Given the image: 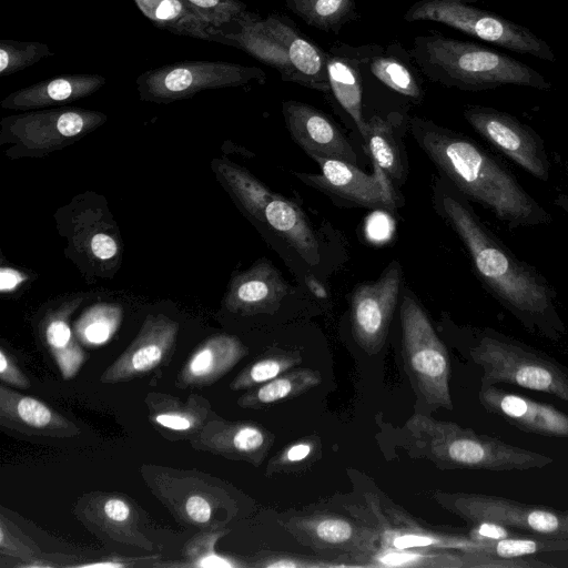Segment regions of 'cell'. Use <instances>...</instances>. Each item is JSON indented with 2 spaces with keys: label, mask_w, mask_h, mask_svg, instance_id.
I'll return each instance as SVG.
<instances>
[{
  "label": "cell",
  "mask_w": 568,
  "mask_h": 568,
  "mask_svg": "<svg viewBox=\"0 0 568 568\" xmlns=\"http://www.w3.org/2000/svg\"><path fill=\"white\" fill-rule=\"evenodd\" d=\"M433 203L463 242L477 277L493 297L529 332L559 341L567 329L548 280L518 258L442 174L433 186Z\"/></svg>",
  "instance_id": "6da1fadb"
},
{
  "label": "cell",
  "mask_w": 568,
  "mask_h": 568,
  "mask_svg": "<svg viewBox=\"0 0 568 568\" xmlns=\"http://www.w3.org/2000/svg\"><path fill=\"white\" fill-rule=\"evenodd\" d=\"M413 138L450 183L509 229L547 225L545 210L495 155L470 138L432 120L412 116Z\"/></svg>",
  "instance_id": "7a4b0ae2"
},
{
  "label": "cell",
  "mask_w": 568,
  "mask_h": 568,
  "mask_svg": "<svg viewBox=\"0 0 568 568\" xmlns=\"http://www.w3.org/2000/svg\"><path fill=\"white\" fill-rule=\"evenodd\" d=\"M409 52L424 77L447 88L471 92L504 85L552 88L537 70L507 54L439 32L415 37Z\"/></svg>",
  "instance_id": "3957f363"
},
{
  "label": "cell",
  "mask_w": 568,
  "mask_h": 568,
  "mask_svg": "<svg viewBox=\"0 0 568 568\" xmlns=\"http://www.w3.org/2000/svg\"><path fill=\"white\" fill-rule=\"evenodd\" d=\"M212 32L217 43L242 50L275 69L282 81L331 97L325 50L307 38L290 17L274 12L261 17L245 10Z\"/></svg>",
  "instance_id": "277c9868"
},
{
  "label": "cell",
  "mask_w": 568,
  "mask_h": 568,
  "mask_svg": "<svg viewBox=\"0 0 568 568\" xmlns=\"http://www.w3.org/2000/svg\"><path fill=\"white\" fill-rule=\"evenodd\" d=\"M419 455L442 469L510 471L542 468L552 458L452 422L415 414L405 425Z\"/></svg>",
  "instance_id": "5b68a950"
},
{
  "label": "cell",
  "mask_w": 568,
  "mask_h": 568,
  "mask_svg": "<svg viewBox=\"0 0 568 568\" xmlns=\"http://www.w3.org/2000/svg\"><path fill=\"white\" fill-rule=\"evenodd\" d=\"M211 166L220 184L250 220L278 236L307 263L320 262V242L297 204L272 192L250 171L230 160L214 159Z\"/></svg>",
  "instance_id": "8992f818"
},
{
  "label": "cell",
  "mask_w": 568,
  "mask_h": 568,
  "mask_svg": "<svg viewBox=\"0 0 568 568\" xmlns=\"http://www.w3.org/2000/svg\"><path fill=\"white\" fill-rule=\"evenodd\" d=\"M471 337L469 356L483 369L481 383L516 385L568 403V368L549 355L493 328Z\"/></svg>",
  "instance_id": "52a82bcc"
},
{
  "label": "cell",
  "mask_w": 568,
  "mask_h": 568,
  "mask_svg": "<svg viewBox=\"0 0 568 568\" xmlns=\"http://www.w3.org/2000/svg\"><path fill=\"white\" fill-rule=\"evenodd\" d=\"M57 227L67 239L68 257L88 277L113 278L122 263L119 227L103 196L88 191L60 207Z\"/></svg>",
  "instance_id": "ba28073f"
},
{
  "label": "cell",
  "mask_w": 568,
  "mask_h": 568,
  "mask_svg": "<svg viewBox=\"0 0 568 568\" xmlns=\"http://www.w3.org/2000/svg\"><path fill=\"white\" fill-rule=\"evenodd\" d=\"M108 121L105 113L75 106L24 111L0 121L7 158H42L70 146Z\"/></svg>",
  "instance_id": "9c48e42d"
},
{
  "label": "cell",
  "mask_w": 568,
  "mask_h": 568,
  "mask_svg": "<svg viewBox=\"0 0 568 568\" xmlns=\"http://www.w3.org/2000/svg\"><path fill=\"white\" fill-rule=\"evenodd\" d=\"M479 0H418L404 13L406 22L433 21L507 50L555 62L548 42L525 26L478 8Z\"/></svg>",
  "instance_id": "30bf717a"
},
{
  "label": "cell",
  "mask_w": 568,
  "mask_h": 568,
  "mask_svg": "<svg viewBox=\"0 0 568 568\" xmlns=\"http://www.w3.org/2000/svg\"><path fill=\"white\" fill-rule=\"evenodd\" d=\"M399 320L403 358L415 390L433 409H453L447 349L408 290L402 297Z\"/></svg>",
  "instance_id": "8fae6325"
},
{
  "label": "cell",
  "mask_w": 568,
  "mask_h": 568,
  "mask_svg": "<svg viewBox=\"0 0 568 568\" xmlns=\"http://www.w3.org/2000/svg\"><path fill=\"white\" fill-rule=\"evenodd\" d=\"M265 82L266 73L258 67L205 60H185L150 69L135 80L140 100L158 104L190 99L205 90Z\"/></svg>",
  "instance_id": "7c38bea8"
},
{
  "label": "cell",
  "mask_w": 568,
  "mask_h": 568,
  "mask_svg": "<svg viewBox=\"0 0 568 568\" xmlns=\"http://www.w3.org/2000/svg\"><path fill=\"white\" fill-rule=\"evenodd\" d=\"M433 499L469 525L488 521L537 538L567 539L568 509L520 503L509 498L435 491Z\"/></svg>",
  "instance_id": "4fadbf2b"
},
{
  "label": "cell",
  "mask_w": 568,
  "mask_h": 568,
  "mask_svg": "<svg viewBox=\"0 0 568 568\" xmlns=\"http://www.w3.org/2000/svg\"><path fill=\"white\" fill-rule=\"evenodd\" d=\"M283 526L300 544L351 567H367L379 546L376 527L326 510L291 516Z\"/></svg>",
  "instance_id": "5bb4252c"
},
{
  "label": "cell",
  "mask_w": 568,
  "mask_h": 568,
  "mask_svg": "<svg viewBox=\"0 0 568 568\" xmlns=\"http://www.w3.org/2000/svg\"><path fill=\"white\" fill-rule=\"evenodd\" d=\"M467 123L488 143L534 178L548 182L551 164L542 138L516 116L498 109L468 104Z\"/></svg>",
  "instance_id": "9a60e30c"
},
{
  "label": "cell",
  "mask_w": 568,
  "mask_h": 568,
  "mask_svg": "<svg viewBox=\"0 0 568 568\" xmlns=\"http://www.w3.org/2000/svg\"><path fill=\"white\" fill-rule=\"evenodd\" d=\"M312 159L318 164L320 173H294L306 185L352 206L390 213L396 211L395 186L379 168L373 165V174H367L357 165L341 160Z\"/></svg>",
  "instance_id": "2e32d148"
},
{
  "label": "cell",
  "mask_w": 568,
  "mask_h": 568,
  "mask_svg": "<svg viewBox=\"0 0 568 568\" xmlns=\"http://www.w3.org/2000/svg\"><path fill=\"white\" fill-rule=\"evenodd\" d=\"M402 267L393 261L374 282L358 285L351 300V323L354 339L366 353H378L387 338L397 306Z\"/></svg>",
  "instance_id": "e0dca14e"
},
{
  "label": "cell",
  "mask_w": 568,
  "mask_h": 568,
  "mask_svg": "<svg viewBox=\"0 0 568 568\" xmlns=\"http://www.w3.org/2000/svg\"><path fill=\"white\" fill-rule=\"evenodd\" d=\"M179 323L163 315H148L135 338L101 375L105 384L126 382L165 364L175 347Z\"/></svg>",
  "instance_id": "ac0fdd59"
},
{
  "label": "cell",
  "mask_w": 568,
  "mask_h": 568,
  "mask_svg": "<svg viewBox=\"0 0 568 568\" xmlns=\"http://www.w3.org/2000/svg\"><path fill=\"white\" fill-rule=\"evenodd\" d=\"M282 113L292 139L308 156L335 159L357 165L353 145L326 113L295 100L284 101Z\"/></svg>",
  "instance_id": "d6986e66"
},
{
  "label": "cell",
  "mask_w": 568,
  "mask_h": 568,
  "mask_svg": "<svg viewBox=\"0 0 568 568\" xmlns=\"http://www.w3.org/2000/svg\"><path fill=\"white\" fill-rule=\"evenodd\" d=\"M381 44L352 45L334 42L325 50L331 98L343 109L363 136V71Z\"/></svg>",
  "instance_id": "ffe728a7"
},
{
  "label": "cell",
  "mask_w": 568,
  "mask_h": 568,
  "mask_svg": "<svg viewBox=\"0 0 568 568\" xmlns=\"http://www.w3.org/2000/svg\"><path fill=\"white\" fill-rule=\"evenodd\" d=\"M478 399L486 412L523 432L568 438V415L549 404L507 393L495 384L486 383L480 384Z\"/></svg>",
  "instance_id": "44dd1931"
},
{
  "label": "cell",
  "mask_w": 568,
  "mask_h": 568,
  "mask_svg": "<svg viewBox=\"0 0 568 568\" xmlns=\"http://www.w3.org/2000/svg\"><path fill=\"white\" fill-rule=\"evenodd\" d=\"M377 519L379 546L389 548H433L460 552H484L487 542L470 537L440 532L416 523L408 514L393 505L382 509L373 504Z\"/></svg>",
  "instance_id": "7402d4cb"
},
{
  "label": "cell",
  "mask_w": 568,
  "mask_h": 568,
  "mask_svg": "<svg viewBox=\"0 0 568 568\" xmlns=\"http://www.w3.org/2000/svg\"><path fill=\"white\" fill-rule=\"evenodd\" d=\"M290 285L266 258L256 261L232 277L223 305L232 313L255 315L273 313L288 295Z\"/></svg>",
  "instance_id": "603a6c76"
},
{
  "label": "cell",
  "mask_w": 568,
  "mask_h": 568,
  "mask_svg": "<svg viewBox=\"0 0 568 568\" xmlns=\"http://www.w3.org/2000/svg\"><path fill=\"white\" fill-rule=\"evenodd\" d=\"M274 435L247 422L209 420L191 440L193 447L258 466L274 443Z\"/></svg>",
  "instance_id": "cb8c5ba5"
},
{
  "label": "cell",
  "mask_w": 568,
  "mask_h": 568,
  "mask_svg": "<svg viewBox=\"0 0 568 568\" xmlns=\"http://www.w3.org/2000/svg\"><path fill=\"white\" fill-rule=\"evenodd\" d=\"M105 83L98 73L61 74L11 92L0 105L14 111L59 108L92 95Z\"/></svg>",
  "instance_id": "d4e9b609"
},
{
  "label": "cell",
  "mask_w": 568,
  "mask_h": 568,
  "mask_svg": "<svg viewBox=\"0 0 568 568\" xmlns=\"http://www.w3.org/2000/svg\"><path fill=\"white\" fill-rule=\"evenodd\" d=\"M0 423L20 433L37 436L71 437L79 428L38 398L17 393L1 383Z\"/></svg>",
  "instance_id": "484cf974"
},
{
  "label": "cell",
  "mask_w": 568,
  "mask_h": 568,
  "mask_svg": "<svg viewBox=\"0 0 568 568\" xmlns=\"http://www.w3.org/2000/svg\"><path fill=\"white\" fill-rule=\"evenodd\" d=\"M247 353L243 343L233 335L210 336L192 353L180 371V387L207 386L229 373Z\"/></svg>",
  "instance_id": "4316f807"
},
{
  "label": "cell",
  "mask_w": 568,
  "mask_h": 568,
  "mask_svg": "<svg viewBox=\"0 0 568 568\" xmlns=\"http://www.w3.org/2000/svg\"><path fill=\"white\" fill-rule=\"evenodd\" d=\"M145 403L149 419L163 434H176L191 440L204 425L216 417L209 402L200 395L192 394L186 402L170 395L151 393Z\"/></svg>",
  "instance_id": "83f0119b"
},
{
  "label": "cell",
  "mask_w": 568,
  "mask_h": 568,
  "mask_svg": "<svg viewBox=\"0 0 568 568\" xmlns=\"http://www.w3.org/2000/svg\"><path fill=\"white\" fill-rule=\"evenodd\" d=\"M81 516L111 538L152 548L150 541L138 529V513L123 496L114 494H91L81 505Z\"/></svg>",
  "instance_id": "f1b7e54d"
},
{
  "label": "cell",
  "mask_w": 568,
  "mask_h": 568,
  "mask_svg": "<svg viewBox=\"0 0 568 568\" xmlns=\"http://www.w3.org/2000/svg\"><path fill=\"white\" fill-rule=\"evenodd\" d=\"M400 119L397 113L387 119L373 115L366 121L362 136L373 165L379 168L394 186L402 185L407 175V156L398 124Z\"/></svg>",
  "instance_id": "f546056e"
},
{
  "label": "cell",
  "mask_w": 568,
  "mask_h": 568,
  "mask_svg": "<svg viewBox=\"0 0 568 568\" xmlns=\"http://www.w3.org/2000/svg\"><path fill=\"white\" fill-rule=\"evenodd\" d=\"M366 69L392 91L420 103L425 97L423 74L415 64L409 50L400 42L392 41L379 47L369 59Z\"/></svg>",
  "instance_id": "4dcf8cb0"
},
{
  "label": "cell",
  "mask_w": 568,
  "mask_h": 568,
  "mask_svg": "<svg viewBox=\"0 0 568 568\" xmlns=\"http://www.w3.org/2000/svg\"><path fill=\"white\" fill-rule=\"evenodd\" d=\"M81 302V296L62 302L47 313L41 324L45 345L64 379L74 377L85 361V353L69 323Z\"/></svg>",
  "instance_id": "1f68e13d"
},
{
  "label": "cell",
  "mask_w": 568,
  "mask_h": 568,
  "mask_svg": "<svg viewBox=\"0 0 568 568\" xmlns=\"http://www.w3.org/2000/svg\"><path fill=\"white\" fill-rule=\"evenodd\" d=\"M150 486L175 515L191 525L210 526L215 501H221V499H213V487L200 478L196 479L194 488H187V494H184L160 473L153 477Z\"/></svg>",
  "instance_id": "d6a6232c"
},
{
  "label": "cell",
  "mask_w": 568,
  "mask_h": 568,
  "mask_svg": "<svg viewBox=\"0 0 568 568\" xmlns=\"http://www.w3.org/2000/svg\"><path fill=\"white\" fill-rule=\"evenodd\" d=\"M156 28L203 41L216 42L213 28L196 16L183 0H132Z\"/></svg>",
  "instance_id": "836d02e7"
},
{
  "label": "cell",
  "mask_w": 568,
  "mask_h": 568,
  "mask_svg": "<svg viewBox=\"0 0 568 568\" xmlns=\"http://www.w3.org/2000/svg\"><path fill=\"white\" fill-rule=\"evenodd\" d=\"M322 382L317 371L311 368L290 369L243 394L237 404L244 408H260L298 396Z\"/></svg>",
  "instance_id": "e575fe53"
},
{
  "label": "cell",
  "mask_w": 568,
  "mask_h": 568,
  "mask_svg": "<svg viewBox=\"0 0 568 568\" xmlns=\"http://www.w3.org/2000/svg\"><path fill=\"white\" fill-rule=\"evenodd\" d=\"M367 567L374 568H464L463 552L433 548L378 546Z\"/></svg>",
  "instance_id": "d590c367"
},
{
  "label": "cell",
  "mask_w": 568,
  "mask_h": 568,
  "mask_svg": "<svg viewBox=\"0 0 568 568\" xmlns=\"http://www.w3.org/2000/svg\"><path fill=\"white\" fill-rule=\"evenodd\" d=\"M284 3L307 26L335 34L346 23L359 19L355 0H284Z\"/></svg>",
  "instance_id": "8d00e7d4"
},
{
  "label": "cell",
  "mask_w": 568,
  "mask_h": 568,
  "mask_svg": "<svg viewBox=\"0 0 568 568\" xmlns=\"http://www.w3.org/2000/svg\"><path fill=\"white\" fill-rule=\"evenodd\" d=\"M122 308L118 304L99 303L87 308L74 323V334L85 346H101L118 331Z\"/></svg>",
  "instance_id": "74e56055"
},
{
  "label": "cell",
  "mask_w": 568,
  "mask_h": 568,
  "mask_svg": "<svg viewBox=\"0 0 568 568\" xmlns=\"http://www.w3.org/2000/svg\"><path fill=\"white\" fill-rule=\"evenodd\" d=\"M301 362L302 357L296 352H272L245 367L232 381L230 387L233 390H243L258 386L292 369Z\"/></svg>",
  "instance_id": "f35d334b"
},
{
  "label": "cell",
  "mask_w": 568,
  "mask_h": 568,
  "mask_svg": "<svg viewBox=\"0 0 568 568\" xmlns=\"http://www.w3.org/2000/svg\"><path fill=\"white\" fill-rule=\"evenodd\" d=\"M53 54L47 43L2 39L0 40V77L20 72Z\"/></svg>",
  "instance_id": "ab89813d"
},
{
  "label": "cell",
  "mask_w": 568,
  "mask_h": 568,
  "mask_svg": "<svg viewBox=\"0 0 568 568\" xmlns=\"http://www.w3.org/2000/svg\"><path fill=\"white\" fill-rule=\"evenodd\" d=\"M226 530L211 531L194 537L186 545L184 555L187 562L184 567L196 568H233L246 566L233 558L224 557L215 551V544L219 538L224 536Z\"/></svg>",
  "instance_id": "60d3db41"
},
{
  "label": "cell",
  "mask_w": 568,
  "mask_h": 568,
  "mask_svg": "<svg viewBox=\"0 0 568 568\" xmlns=\"http://www.w3.org/2000/svg\"><path fill=\"white\" fill-rule=\"evenodd\" d=\"M193 12L213 29L230 23L241 16L247 6L241 0H183ZM213 31V30H212Z\"/></svg>",
  "instance_id": "b9f144b4"
},
{
  "label": "cell",
  "mask_w": 568,
  "mask_h": 568,
  "mask_svg": "<svg viewBox=\"0 0 568 568\" xmlns=\"http://www.w3.org/2000/svg\"><path fill=\"white\" fill-rule=\"evenodd\" d=\"M0 551L2 556L22 560L23 564L17 565L18 567L34 561L43 555L32 540L21 531H17L11 523H6L3 516L0 520Z\"/></svg>",
  "instance_id": "7bdbcfd3"
},
{
  "label": "cell",
  "mask_w": 568,
  "mask_h": 568,
  "mask_svg": "<svg viewBox=\"0 0 568 568\" xmlns=\"http://www.w3.org/2000/svg\"><path fill=\"white\" fill-rule=\"evenodd\" d=\"M250 566L263 568H337L351 567L348 564L327 558L294 555L286 552L260 554Z\"/></svg>",
  "instance_id": "ee69618b"
},
{
  "label": "cell",
  "mask_w": 568,
  "mask_h": 568,
  "mask_svg": "<svg viewBox=\"0 0 568 568\" xmlns=\"http://www.w3.org/2000/svg\"><path fill=\"white\" fill-rule=\"evenodd\" d=\"M464 568H539L552 567L528 557L504 558L481 552H463Z\"/></svg>",
  "instance_id": "f6af8a7d"
},
{
  "label": "cell",
  "mask_w": 568,
  "mask_h": 568,
  "mask_svg": "<svg viewBox=\"0 0 568 568\" xmlns=\"http://www.w3.org/2000/svg\"><path fill=\"white\" fill-rule=\"evenodd\" d=\"M316 444L311 439H303L286 446L281 454H278L272 463H270L267 470L285 469L296 466L308 459L314 453Z\"/></svg>",
  "instance_id": "bcb514c9"
},
{
  "label": "cell",
  "mask_w": 568,
  "mask_h": 568,
  "mask_svg": "<svg viewBox=\"0 0 568 568\" xmlns=\"http://www.w3.org/2000/svg\"><path fill=\"white\" fill-rule=\"evenodd\" d=\"M0 379L1 383L18 388H29L30 381L17 366L3 348L0 349Z\"/></svg>",
  "instance_id": "7dc6e473"
},
{
  "label": "cell",
  "mask_w": 568,
  "mask_h": 568,
  "mask_svg": "<svg viewBox=\"0 0 568 568\" xmlns=\"http://www.w3.org/2000/svg\"><path fill=\"white\" fill-rule=\"evenodd\" d=\"M513 529L495 523L483 521L471 526L469 537L477 541H495L517 536Z\"/></svg>",
  "instance_id": "c3c4849f"
},
{
  "label": "cell",
  "mask_w": 568,
  "mask_h": 568,
  "mask_svg": "<svg viewBox=\"0 0 568 568\" xmlns=\"http://www.w3.org/2000/svg\"><path fill=\"white\" fill-rule=\"evenodd\" d=\"M28 280L27 273L11 266L2 265L0 268V292L9 294L17 291Z\"/></svg>",
  "instance_id": "681fc988"
},
{
  "label": "cell",
  "mask_w": 568,
  "mask_h": 568,
  "mask_svg": "<svg viewBox=\"0 0 568 568\" xmlns=\"http://www.w3.org/2000/svg\"><path fill=\"white\" fill-rule=\"evenodd\" d=\"M142 558H106L99 561L85 562V564H74L69 565L68 567L75 568H120V567H131L136 566V561H140Z\"/></svg>",
  "instance_id": "f907efd6"
},
{
  "label": "cell",
  "mask_w": 568,
  "mask_h": 568,
  "mask_svg": "<svg viewBox=\"0 0 568 568\" xmlns=\"http://www.w3.org/2000/svg\"><path fill=\"white\" fill-rule=\"evenodd\" d=\"M554 204L561 207L566 213H568V193H561L557 195L554 200Z\"/></svg>",
  "instance_id": "816d5d0a"
}]
</instances>
